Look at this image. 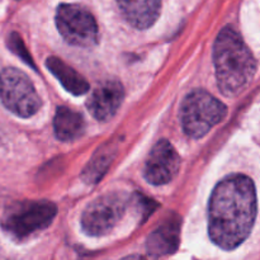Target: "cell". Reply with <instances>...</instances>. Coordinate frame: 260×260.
Listing matches in <instances>:
<instances>
[{"mask_svg": "<svg viewBox=\"0 0 260 260\" xmlns=\"http://www.w3.org/2000/svg\"><path fill=\"white\" fill-rule=\"evenodd\" d=\"M180 168V156L168 140L155 144L147 156L144 168V177L150 184L164 185L177 177Z\"/></svg>", "mask_w": 260, "mask_h": 260, "instance_id": "8", "label": "cell"}, {"mask_svg": "<svg viewBox=\"0 0 260 260\" xmlns=\"http://www.w3.org/2000/svg\"><path fill=\"white\" fill-rule=\"evenodd\" d=\"M46 66L69 93L74 94V95H84L85 93H88V81L78 71L63 62L61 58L51 56L46 61Z\"/></svg>", "mask_w": 260, "mask_h": 260, "instance_id": "13", "label": "cell"}, {"mask_svg": "<svg viewBox=\"0 0 260 260\" xmlns=\"http://www.w3.org/2000/svg\"><path fill=\"white\" fill-rule=\"evenodd\" d=\"M124 98V89L121 81L107 79L99 83L86 101L89 113L101 122H107L116 116Z\"/></svg>", "mask_w": 260, "mask_h": 260, "instance_id": "9", "label": "cell"}, {"mask_svg": "<svg viewBox=\"0 0 260 260\" xmlns=\"http://www.w3.org/2000/svg\"><path fill=\"white\" fill-rule=\"evenodd\" d=\"M0 101L5 108L20 118L35 116L42 106L29 78L14 68H8L0 73Z\"/></svg>", "mask_w": 260, "mask_h": 260, "instance_id": "6", "label": "cell"}, {"mask_svg": "<svg viewBox=\"0 0 260 260\" xmlns=\"http://www.w3.org/2000/svg\"><path fill=\"white\" fill-rule=\"evenodd\" d=\"M116 154V149L111 144L104 145L103 147L96 150L89 164L84 168L83 173H81V179L88 184L98 183L109 169Z\"/></svg>", "mask_w": 260, "mask_h": 260, "instance_id": "14", "label": "cell"}, {"mask_svg": "<svg viewBox=\"0 0 260 260\" xmlns=\"http://www.w3.org/2000/svg\"><path fill=\"white\" fill-rule=\"evenodd\" d=\"M121 260H146V259L141 255H129V256H126V258H123Z\"/></svg>", "mask_w": 260, "mask_h": 260, "instance_id": "16", "label": "cell"}, {"mask_svg": "<svg viewBox=\"0 0 260 260\" xmlns=\"http://www.w3.org/2000/svg\"><path fill=\"white\" fill-rule=\"evenodd\" d=\"M180 244V218L172 215L157 226L146 240V250L152 256L174 254Z\"/></svg>", "mask_w": 260, "mask_h": 260, "instance_id": "10", "label": "cell"}, {"mask_svg": "<svg viewBox=\"0 0 260 260\" xmlns=\"http://www.w3.org/2000/svg\"><path fill=\"white\" fill-rule=\"evenodd\" d=\"M213 62L221 93L229 98L243 93L256 74V60L233 27H225L215 41Z\"/></svg>", "mask_w": 260, "mask_h": 260, "instance_id": "2", "label": "cell"}, {"mask_svg": "<svg viewBox=\"0 0 260 260\" xmlns=\"http://www.w3.org/2000/svg\"><path fill=\"white\" fill-rule=\"evenodd\" d=\"M57 208L50 201H22L10 205L2 218V228L14 240H24L45 230L56 217Z\"/></svg>", "mask_w": 260, "mask_h": 260, "instance_id": "3", "label": "cell"}, {"mask_svg": "<svg viewBox=\"0 0 260 260\" xmlns=\"http://www.w3.org/2000/svg\"><path fill=\"white\" fill-rule=\"evenodd\" d=\"M53 129L60 141H75L85 132V119L79 112L68 107H58L53 118Z\"/></svg>", "mask_w": 260, "mask_h": 260, "instance_id": "12", "label": "cell"}, {"mask_svg": "<svg viewBox=\"0 0 260 260\" xmlns=\"http://www.w3.org/2000/svg\"><path fill=\"white\" fill-rule=\"evenodd\" d=\"M56 27L63 40L78 47H93L98 42V24L86 8L60 4L56 9Z\"/></svg>", "mask_w": 260, "mask_h": 260, "instance_id": "7", "label": "cell"}, {"mask_svg": "<svg viewBox=\"0 0 260 260\" xmlns=\"http://www.w3.org/2000/svg\"><path fill=\"white\" fill-rule=\"evenodd\" d=\"M129 205L126 193L111 192L101 196L86 206L81 215V228L89 236L108 235L123 218Z\"/></svg>", "mask_w": 260, "mask_h": 260, "instance_id": "5", "label": "cell"}, {"mask_svg": "<svg viewBox=\"0 0 260 260\" xmlns=\"http://www.w3.org/2000/svg\"><path fill=\"white\" fill-rule=\"evenodd\" d=\"M8 47H9L10 51L14 52L18 57L22 58L24 62H27L28 65L32 66L33 69H36V65L32 61V57H30L29 52L27 51L22 38H20V36L18 35V33L14 32L9 36V38H8Z\"/></svg>", "mask_w": 260, "mask_h": 260, "instance_id": "15", "label": "cell"}, {"mask_svg": "<svg viewBox=\"0 0 260 260\" xmlns=\"http://www.w3.org/2000/svg\"><path fill=\"white\" fill-rule=\"evenodd\" d=\"M228 114L222 102L205 90H193L180 107V121L185 134L192 139L207 135Z\"/></svg>", "mask_w": 260, "mask_h": 260, "instance_id": "4", "label": "cell"}, {"mask_svg": "<svg viewBox=\"0 0 260 260\" xmlns=\"http://www.w3.org/2000/svg\"><path fill=\"white\" fill-rule=\"evenodd\" d=\"M258 203L254 182L246 175H230L213 189L208 206V234L223 250H234L250 235Z\"/></svg>", "mask_w": 260, "mask_h": 260, "instance_id": "1", "label": "cell"}, {"mask_svg": "<svg viewBox=\"0 0 260 260\" xmlns=\"http://www.w3.org/2000/svg\"><path fill=\"white\" fill-rule=\"evenodd\" d=\"M121 14L134 28L151 27L161 12V0H116Z\"/></svg>", "mask_w": 260, "mask_h": 260, "instance_id": "11", "label": "cell"}]
</instances>
